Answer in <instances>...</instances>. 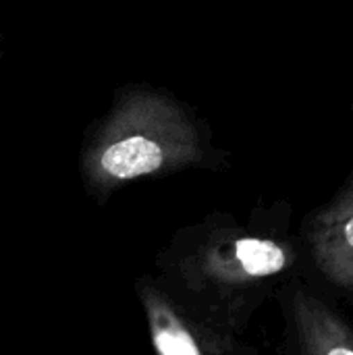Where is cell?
Returning a JSON list of instances; mask_svg holds the SVG:
<instances>
[{
	"label": "cell",
	"instance_id": "1",
	"mask_svg": "<svg viewBox=\"0 0 353 355\" xmlns=\"http://www.w3.org/2000/svg\"><path fill=\"white\" fill-rule=\"evenodd\" d=\"M291 320L300 355H353V327L322 297L298 291Z\"/></svg>",
	"mask_w": 353,
	"mask_h": 355
},
{
	"label": "cell",
	"instance_id": "2",
	"mask_svg": "<svg viewBox=\"0 0 353 355\" xmlns=\"http://www.w3.org/2000/svg\"><path fill=\"white\" fill-rule=\"evenodd\" d=\"M308 241L318 272L353 295V214L329 225H312Z\"/></svg>",
	"mask_w": 353,
	"mask_h": 355
},
{
	"label": "cell",
	"instance_id": "3",
	"mask_svg": "<svg viewBox=\"0 0 353 355\" xmlns=\"http://www.w3.org/2000/svg\"><path fill=\"white\" fill-rule=\"evenodd\" d=\"M160 148L146 137H127L102 154V168L119 179H131L152 173L160 166Z\"/></svg>",
	"mask_w": 353,
	"mask_h": 355
},
{
	"label": "cell",
	"instance_id": "4",
	"mask_svg": "<svg viewBox=\"0 0 353 355\" xmlns=\"http://www.w3.org/2000/svg\"><path fill=\"white\" fill-rule=\"evenodd\" d=\"M235 256L243 272L256 279L279 275L289 266L287 248L270 239H254V237L239 239L235 243Z\"/></svg>",
	"mask_w": 353,
	"mask_h": 355
},
{
	"label": "cell",
	"instance_id": "5",
	"mask_svg": "<svg viewBox=\"0 0 353 355\" xmlns=\"http://www.w3.org/2000/svg\"><path fill=\"white\" fill-rule=\"evenodd\" d=\"M350 214H353V173L341 185V189L314 212L312 225H329V223L341 220Z\"/></svg>",
	"mask_w": 353,
	"mask_h": 355
},
{
	"label": "cell",
	"instance_id": "6",
	"mask_svg": "<svg viewBox=\"0 0 353 355\" xmlns=\"http://www.w3.org/2000/svg\"><path fill=\"white\" fill-rule=\"evenodd\" d=\"M156 345L162 355H200L189 335L181 331H162L156 337Z\"/></svg>",
	"mask_w": 353,
	"mask_h": 355
}]
</instances>
